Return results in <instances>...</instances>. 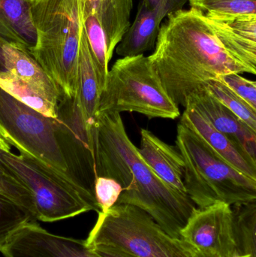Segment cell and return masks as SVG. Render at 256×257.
I'll list each match as a JSON object with an SVG mask.
<instances>
[{"instance_id": "cell-11", "label": "cell", "mask_w": 256, "mask_h": 257, "mask_svg": "<svg viewBox=\"0 0 256 257\" xmlns=\"http://www.w3.org/2000/svg\"><path fill=\"white\" fill-rule=\"evenodd\" d=\"M0 252L4 257H96L85 240L51 233L37 222L17 231Z\"/></svg>"}, {"instance_id": "cell-31", "label": "cell", "mask_w": 256, "mask_h": 257, "mask_svg": "<svg viewBox=\"0 0 256 257\" xmlns=\"http://www.w3.org/2000/svg\"><path fill=\"white\" fill-rule=\"evenodd\" d=\"M6 41L0 36V71H6L5 69L4 57H3V45L6 43Z\"/></svg>"}, {"instance_id": "cell-1", "label": "cell", "mask_w": 256, "mask_h": 257, "mask_svg": "<svg viewBox=\"0 0 256 257\" xmlns=\"http://www.w3.org/2000/svg\"><path fill=\"white\" fill-rule=\"evenodd\" d=\"M167 18L149 57L177 106L186 108L188 98L210 80L230 73L255 75L228 54L199 11L180 9Z\"/></svg>"}, {"instance_id": "cell-13", "label": "cell", "mask_w": 256, "mask_h": 257, "mask_svg": "<svg viewBox=\"0 0 256 257\" xmlns=\"http://www.w3.org/2000/svg\"><path fill=\"white\" fill-rule=\"evenodd\" d=\"M190 107L202 114L216 130L228 136L256 161V132L212 96L204 87L187 99Z\"/></svg>"}, {"instance_id": "cell-15", "label": "cell", "mask_w": 256, "mask_h": 257, "mask_svg": "<svg viewBox=\"0 0 256 257\" xmlns=\"http://www.w3.org/2000/svg\"><path fill=\"white\" fill-rule=\"evenodd\" d=\"M141 137L138 151L143 160L165 184L187 195L183 184L184 162L177 147L165 143L144 128L141 131Z\"/></svg>"}, {"instance_id": "cell-19", "label": "cell", "mask_w": 256, "mask_h": 257, "mask_svg": "<svg viewBox=\"0 0 256 257\" xmlns=\"http://www.w3.org/2000/svg\"><path fill=\"white\" fill-rule=\"evenodd\" d=\"M0 36L9 43L16 44L28 51L36 45L30 0H0Z\"/></svg>"}, {"instance_id": "cell-7", "label": "cell", "mask_w": 256, "mask_h": 257, "mask_svg": "<svg viewBox=\"0 0 256 257\" xmlns=\"http://www.w3.org/2000/svg\"><path fill=\"white\" fill-rule=\"evenodd\" d=\"M85 241L88 247L109 246L135 257H193L183 240L166 233L145 211L126 204L99 213Z\"/></svg>"}, {"instance_id": "cell-36", "label": "cell", "mask_w": 256, "mask_h": 257, "mask_svg": "<svg viewBox=\"0 0 256 257\" xmlns=\"http://www.w3.org/2000/svg\"><path fill=\"white\" fill-rule=\"evenodd\" d=\"M242 257H247V256H242Z\"/></svg>"}, {"instance_id": "cell-2", "label": "cell", "mask_w": 256, "mask_h": 257, "mask_svg": "<svg viewBox=\"0 0 256 257\" xmlns=\"http://www.w3.org/2000/svg\"><path fill=\"white\" fill-rule=\"evenodd\" d=\"M96 130L98 175L121 185L117 204L143 210L166 233L180 239V231L196 205L187 195L165 184L143 160L126 133L120 113L98 114Z\"/></svg>"}, {"instance_id": "cell-22", "label": "cell", "mask_w": 256, "mask_h": 257, "mask_svg": "<svg viewBox=\"0 0 256 257\" xmlns=\"http://www.w3.org/2000/svg\"><path fill=\"white\" fill-rule=\"evenodd\" d=\"M231 208L237 254L256 257V201L232 205Z\"/></svg>"}, {"instance_id": "cell-34", "label": "cell", "mask_w": 256, "mask_h": 257, "mask_svg": "<svg viewBox=\"0 0 256 257\" xmlns=\"http://www.w3.org/2000/svg\"><path fill=\"white\" fill-rule=\"evenodd\" d=\"M0 138H1V139H3V140L6 141V135H5L4 132H3V128H1V126H0Z\"/></svg>"}, {"instance_id": "cell-5", "label": "cell", "mask_w": 256, "mask_h": 257, "mask_svg": "<svg viewBox=\"0 0 256 257\" xmlns=\"http://www.w3.org/2000/svg\"><path fill=\"white\" fill-rule=\"evenodd\" d=\"M0 167L28 190L38 220L55 222L89 211L100 212L94 195L75 178L30 157L2 153Z\"/></svg>"}, {"instance_id": "cell-28", "label": "cell", "mask_w": 256, "mask_h": 257, "mask_svg": "<svg viewBox=\"0 0 256 257\" xmlns=\"http://www.w3.org/2000/svg\"><path fill=\"white\" fill-rule=\"evenodd\" d=\"M222 81L239 97L256 110V83L238 73H230L216 78Z\"/></svg>"}, {"instance_id": "cell-20", "label": "cell", "mask_w": 256, "mask_h": 257, "mask_svg": "<svg viewBox=\"0 0 256 257\" xmlns=\"http://www.w3.org/2000/svg\"><path fill=\"white\" fill-rule=\"evenodd\" d=\"M99 91L96 69L84 30L81 37L78 59V98L87 121L96 124L99 108Z\"/></svg>"}, {"instance_id": "cell-16", "label": "cell", "mask_w": 256, "mask_h": 257, "mask_svg": "<svg viewBox=\"0 0 256 257\" xmlns=\"http://www.w3.org/2000/svg\"><path fill=\"white\" fill-rule=\"evenodd\" d=\"M6 71L26 81L58 105L61 90L57 83L47 74L28 50L21 45L6 42L3 48Z\"/></svg>"}, {"instance_id": "cell-10", "label": "cell", "mask_w": 256, "mask_h": 257, "mask_svg": "<svg viewBox=\"0 0 256 257\" xmlns=\"http://www.w3.org/2000/svg\"><path fill=\"white\" fill-rule=\"evenodd\" d=\"M180 239L190 247L215 257L237 254L231 205L218 202L196 208L180 231Z\"/></svg>"}, {"instance_id": "cell-33", "label": "cell", "mask_w": 256, "mask_h": 257, "mask_svg": "<svg viewBox=\"0 0 256 257\" xmlns=\"http://www.w3.org/2000/svg\"><path fill=\"white\" fill-rule=\"evenodd\" d=\"M188 245H189V244H188ZM189 248H190L191 252H192V254L193 257H215L212 256V255L207 254V253L199 251V250H196V249L193 248V247H190V246H189Z\"/></svg>"}, {"instance_id": "cell-3", "label": "cell", "mask_w": 256, "mask_h": 257, "mask_svg": "<svg viewBox=\"0 0 256 257\" xmlns=\"http://www.w3.org/2000/svg\"><path fill=\"white\" fill-rule=\"evenodd\" d=\"M31 13L37 39L29 52L63 96L77 97L82 0H31Z\"/></svg>"}, {"instance_id": "cell-35", "label": "cell", "mask_w": 256, "mask_h": 257, "mask_svg": "<svg viewBox=\"0 0 256 257\" xmlns=\"http://www.w3.org/2000/svg\"><path fill=\"white\" fill-rule=\"evenodd\" d=\"M233 257H242L241 256H239V255H235V256H234Z\"/></svg>"}, {"instance_id": "cell-21", "label": "cell", "mask_w": 256, "mask_h": 257, "mask_svg": "<svg viewBox=\"0 0 256 257\" xmlns=\"http://www.w3.org/2000/svg\"><path fill=\"white\" fill-rule=\"evenodd\" d=\"M0 89L43 115L57 118L58 105H54L40 92L14 74L0 71Z\"/></svg>"}, {"instance_id": "cell-26", "label": "cell", "mask_w": 256, "mask_h": 257, "mask_svg": "<svg viewBox=\"0 0 256 257\" xmlns=\"http://www.w3.org/2000/svg\"><path fill=\"white\" fill-rule=\"evenodd\" d=\"M0 193L31 212L36 217L33 198L28 190L0 167ZM37 219V217H36Z\"/></svg>"}, {"instance_id": "cell-24", "label": "cell", "mask_w": 256, "mask_h": 257, "mask_svg": "<svg viewBox=\"0 0 256 257\" xmlns=\"http://www.w3.org/2000/svg\"><path fill=\"white\" fill-rule=\"evenodd\" d=\"M204 87L222 105L256 132L255 109H253L219 79L207 81L204 84Z\"/></svg>"}, {"instance_id": "cell-14", "label": "cell", "mask_w": 256, "mask_h": 257, "mask_svg": "<svg viewBox=\"0 0 256 257\" xmlns=\"http://www.w3.org/2000/svg\"><path fill=\"white\" fill-rule=\"evenodd\" d=\"M180 123L196 133L218 155L239 172L256 180V161L196 110L190 107L185 108Z\"/></svg>"}, {"instance_id": "cell-27", "label": "cell", "mask_w": 256, "mask_h": 257, "mask_svg": "<svg viewBox=\"0 0 256 257\" xmlns=\"http://www.w3.org/2000/svg\"><path fill=\"white\" fill-rule=\"evenodd\" d=\"M123 191L121 185L115 180L98 177L95 181L94 196L100 212L106 213L117 204Z\"/></svg>"}, {"instance_id": "cell-9", "label": "cell", "mask_w": 256, "mask_h": 257, "mask_svg": "<svg viewBox=\"0 0 256 257\" xmlns=\"http://www.w3.org/2000/svg\"><path fill=\"white\" fill-rule=\"evenodd\" d=\"M57 133L73 176L94 195L98 175L96 124L84 117L78 98L62 96L56 119Z\"/></svg>"}, {"instance_id": "cell-4", "label": "cell", "mask_w": 256, "mask_h": 257, "mask_svg": "<svg viewBox=\"0 0 256 257\" xmlns=\"http://www.w3.org/2000/svg\"><path fill=\"white\" fill-rule=\"evenodd\" d=\"M176 147L184 162L186 194L198 208L218 202L232 206L256 201V180L233 167L181 123Z\"/></svg>"}, {"instance_id": "cell-6", "label": "cell", "mask_w": 256, "mask_h": 257, "mask_svg": "<svg viewBox=\"0 0 256 257\" xmlns=\"http://www.w3.org/2000/svg\"><path fill=\"white\" fill-rule=\"evenodd\" d=\"M126 111L170 120L180 115L150 57L144 54L118 59L108 71L99 96L98 114Z\"/></svg>"}, {"instance_id": "cell-29", "label": "cell", "mask_w": 256, "mask_h": 257, "mask_svg": "<svg viewBox=\"0 0 256 257\" xmlns=\"http://www.w3.org/2000/svg\"><path fill=\"white\" fill-rule=\"evenodd\" d=\"M150 10H156L165 14H169L183 9L188 0H143Z\"/></svg>"}, {"instance_id": "cell-25", "label": "cell", "mask_w": 256, "mask_h": 257, "mask_svg": "<svg viewBox=\"0 0 256 257\" xmlns=\"http://www.w3.org/2000/svg\"><path fill=\"white\" fill-rule=\"evenodd\" d=\"M190 8L217 16L256 15V0H188Z\"/></svg>"}, {"instance_id": "cell-8", "label": "cell", "mask_w": 256, "mask_h": 257, "mask_svg": "<svg viewBox=\"0 0 256 257\" xmlns=\"http://www.w3.org/2000/svg\"><path fill=\"white\" fill-rule=\"evenodd\" d=\"M0 126L6 142L20 154L75 178L57 136L56 119L43 115L0 89Z\"/></svg>"}, {"instance_id": "cell-18", "label": "cell", "mask_w": 256, "mask_h": 257, "mask_svg": "<svg viewBox=\"0 0 256 257\" xmlns=\"http://www.w3.org/2000/svg\"><path fill=\"white\" fill-rule=\"evenodd\" d=\"M165 17L162 12L150 10L142 0L133 24L116 47L117 54L122 57H136L153 49L161 23Z\"/></svg>"}, {"instance_id": "cell-12", "label": "cell", "mask_w": 256, "mask_h": 257, "mask_svg": "<svg viewBox=\"0 0 256 257\" xmlns=\"http://www.w3.org/2000/svg\"><path fill=\"white\" fill-rule=\"evenodd\" d=\"M203 15L228 54L256 72V15Z\"/></svg>"}, {"instance_id": "cell-17", "label": "cell", "mask_w": 256, "mask_h": 257, "mask_svg": "<svg viewBox=\"0 0 256 257\" xmlns=\"http://www.w3.org/2000/svg\"><path fill=\"white\" fill-rule=\"evenodd\" d=\"M133 0H82L83 16L95 17L102 27L110 61L130 27Z\"/></svg>"}, {"instance_id": "cell-23", "label": "cell", "mask_w": 256, "mask_h": 257, "mask_svg": "<svg viewBox=\"0 0 256 257\" xmlns=\"http://www.w3.org/2000/svg\"><path fill=\"white\" fill-rule=\"evenodd\" d=\"M37 221L28 210L0 193V250L17 231Z\"/></svg>"}, {"instance_id": "cell-32", "label": "cell", "mask_w": 256, "mask_h": 257, "mask_svg": "<svg viewBox=\"0 0 256 257\" xmlns=\"http://www.w3.org/2000/svg\"><path fill=\"white\" fill-rule=\"evenodd\" d=\"M9 152H12L11 145L8 144L6 141L3 140V139L0 138V154H1L2 153Z\"/></svg>"}, {"instance_id": "cell-30", "label": "cell", "mask_w": 256, "mask_h": 257, "mask_svg": "<svg viewBox=\"0 0 256 257\" xmlns=\"http://www.w3.org/2000/svg\"><path fill=\"white\" fill-rule=\"evenodd\" d=\"M88 247L96 257H135L109 246L96 245Z\"/></svg>"}, {"instance_id": "cell-37", "label": "cell", "mask_w": 256, "mask_h": 257, "mask_svg": "<svg viewBox=\"0 0 256 257\" xmlns=\"http://www.w3.org/2000/svg\"><path fill=\"white\" fill-rule=\"evenodd\" d=\"M30 1H31V0H30Z\"/></svg>"}]
</instances>
